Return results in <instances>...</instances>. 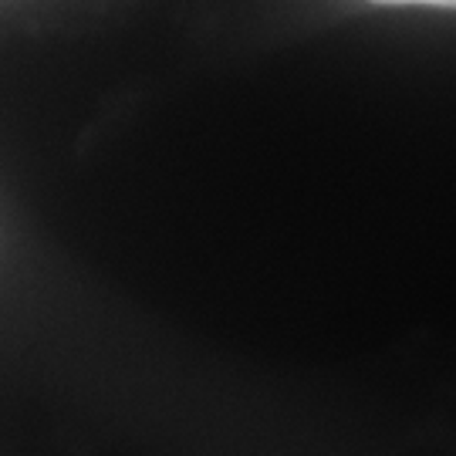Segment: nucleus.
<instances>
[{
	"label": "nucleus",
	"instance_id": "nucleus-1",
	"mask_svg": "<svg viewBox=\"0 0 456 456\" xmlns=\"http://www.w3.org/2000/svg\"><path fill=\"white\" fill-rule=\"evenodd\" d=\"M369 4H386V7H450V11H456V0H369Z\"/></svg>",
	"mask_w": 456,
	"mask_h": 456
}]
</instances>
